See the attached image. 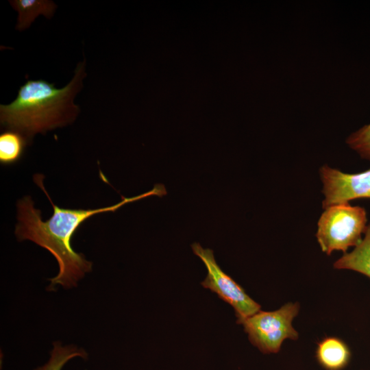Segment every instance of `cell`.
I'll list each match as a JSON object with an SVG mask.
<instances>
[{
    "instance_id": "6da1fadb",
    "label": "cell",
    "mask_w": 370,
    "mask_h": 370,
    "mask_svg": "<svg viewBox=\"0 0 370 370\" xmlns=\"http://www.w3.org/2000/svg\"><path fill=\"white\" fill-rule=\"evenodd\" d=\"M43 175L36 174L34 181L42 190L53 206V215L46 221L41 219V212L35 208L29 196L18 201V221L15 234L19 241L29 240L48 250L56 259L59 271L50 279L48 289L53 290L56 285L65 288L76 286L79 280L91 271L92 263L84 256L75 252L71 241L75 231L87 219L94 214L114 212L123 205L149 196L162 197L166 194L162 184H156L143 194L125 198L115 205L98 209L61 208L55 205L43 185Z\"/></svg>"
},
{
    "instance_id": "7a4b0ae2",
    "label": "cell",
    "mask_w": 370,
    "mask_h": 370,
    "mask_svg": "<svg viewBox=\"0 0 370 370\" xmlns=\"http://www.w3.org/2000/svg\"><path fill=\"white\" fill-rule=\"evenodd\" d=\"M85 64V60L77 64L74 77L62 88L43 79L27 80L12 102L0 106L1 123L30 138L73 120L79 111L73 99L82 86Z\"/></svg>"
},
{
    "instance_id": "3957f363",
    "label": "cell",
    "mask_w": 370,
    "mask_h": 370,
    "mask_svg": "<svg viewBox=\"0 0 370 370\" xmlns=\"http://www.w3.org/2000/svg\"><path fill=\"white\" fill-rule=\"evenodd\" d=\"M367 212L360 206L349 203L332 205L325 209L317 223V238L327 255L334 251L347 253L357 246L367 229Z\"/></svg>"
},
{
    "instance_id": "277c9868",
    "label": "cell",
    "mask_w": 370,
    "mask_h": 370,
    "mask_svg": "<svg viewBox=\"0 0 370 370\" xmlns=\"http://www.w3.org/2000/svg\"><path fill=\"white\" fill-rule=\"evenodd\" d=\"M299 310L297 302H288L274 311L260 310L240 324L243 325L250 343L261 352L277 353L286 339L298 338L292 322Z\"/></svg>"
},
{
    "instance_id": "5b68a950",
    "label": "cell",
    "mask_w": 370,
    "mask_h": 370,
    "mask_svg": "<svg viewBox=\"0 0 370 370\" xmlns=\"http://www.w3.org/2000/svg\"><path fill=\"white\" fill-rule=\"evenodd\" d=\"M191 247L193 253L202 260L207 269V275L201 282V286L215 293L223 301L232 306L237 317V323L240 324L246 318L260 310V305L222 271L215 260L212 249H204L198 243H194Z\"/></svg>"
},
{
    "instance_id": "8992f818",
    "label": "cell",
    "mask_w": 370,
    "mask_h": 370,
    "mask_svg": "<svg viewBox=\"0 0 370 370\" xmlns=\"http://www.w3.org/2000/svg\"><path fill=\"white\" fill-rule=\"evenodd\" d=\"M323 182V209L355 199L370 198V169L357 173H346L327 165L320 169Z\"/></svg>"
},
{
    "instance_id": "52a82bcc",
    "label": "cell",
    "mask_w": 370,
    "mask_h": 370,
    "mask_svg": "<svg viewBox=\"0 0 370 370\" xmlns=\"http://www.w3.org/2000/svg\"><path fill=\"white\" fill-rule=\"evenodd\" d=\"M318 363L325 370H342L349 364L351 352L341 338L328 336L320 341L316 349Z\"/></svg>"
},
{
    "instance_id": "ba28073f",
    "label": "cell",
    "mask_w": 370,
    "mask_h": 370,
    "mask_svg": "<svg viewBox=\"0 0 370 370\" xmlns=\"http://www.w3.org/2000/svg\"><path fill=\"white\" fill-rule=\"evenodd\" d=\"M338 269H349L370 278V223L360 243L349 253H345L334 263Z\"/></svg>"
},
{
    "instance_id": "9c48e42d",
    "label": "cell",
    "mask_w": 370,
    "mask_h": 370,
    "mask_svg": "<svg viewBox=\"0 0 370 370\" xmlns=\"http://www.w3.org/2000/svg\"><path fill=\"white\" fill-rule=\"evenodd\" d=\"M10 4L18 13L16 29L22 31L31 25L40 14L50 18L56 10V5L46 0H14Z\"/></svg>"
},
{
    "instance_id": "30bf717a",
    "label": "cell",
    "mask_w": 370,
    "mask_h": 370,
    "mask_svg": "<svg viewBox=\"0 0 370 370\" xmlns=\"http://www.w3.org/2000/svg\"><path fill=\"white\" fill-rule=\"evenodd\" d=\"M26 140L20 132L9 130L0 135V162L3 164L16 162L22 156Z\"/></svg>"
},
{
    "instance_id": "8fae6325",
    "label": "cell",
    "mask_w": 370,
    "mask_h": 370,
    "mask_svg": "<svg viewBox=\"0 0 370 370\" xmlns=\"http://www.w3.org/2000/svg\"><path fill=\"white\" fill-rule=\"evenodd\" d=\"M77 357L86 358L87 354L84 349L75 346H62L57 342L53 345L49 360L34 370H62L70 360Z\"/></svg>"
},
{
    "instance_id": "7c38bea8",
    "label": "cell",
    "mask_w": 370,
    "mask_h": 370,
    "mask_svg": "<svg viewBox=\"0 0 370 370\" xmlns=\"http://www.w3.org/2000/svg\"><path fill=\"white\" fill-rule=\"evenodd\" d=\"M346 143L361 158L370 161V124L363 126L349 135Z\"/></svg>"
}]
</instances>
